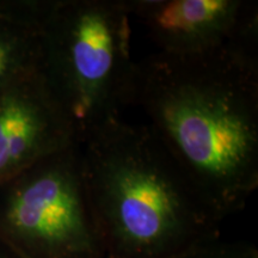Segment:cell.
<instances>
[{"label": "cell", "mask_w": 258, "mask_h": 258, "mask_svg": "<svg viewBox=\"0 0 258 258\" xmlns=\"http://www.w3.org/2000/svg\"><path fill=\"white\" fill-rule=\"evenodd\" d=\"M132 104L202 199L224 220L258 186V54L157 53L137 62Z\"/></svg>", "instance_id": "6da1fadb"}, {"label": "cell", "mask_w": 258, "mask_h": 258, "mask_svg": "<svg viewBox=\"0 0 258 258\" xmlns=\"http://www.w3.org/2000/svg\"><path fill=\"white\" fill-rule=\"evenodd\" d=\"M158 53L202 56L257 49L258 5L250 0H125Z\"/></svg>", "instance_id": "5b68a950"}, {"label": "cell", "mask_w": 258, "mask_h": 258, "mask_svg": "<svg viewBox=\"0 0 258 258\" xmlns=\"http://www.w3.org/2000/svg\"><path fill=\"white\" fill-rule=\"evenodd\" d=\"M0 201V243L18 258H105L79 144L23 172Z\"/></svg>", "instance_id": "277c9868"}, {"label": "cell", "mask_w": 258, "mask_h": 258, "mask_svg": "<svg viewBox=\"0 0 258 258\" xmlns=\"http://www.w3.org/2000/svg\"><path fill=\"white\" fill-rule=\"evenodd\" d=\"M125 0H64L50 5L44 24L43 78L72 124L78 144L122 117L132 104V57Z\"/></svg>", "instance_id": "3957f363"}, {"label": "cell", "mask_w": 258, "mask_h": 258, "mask_svg": "<svg viewBox=\"0 0 258 258\" xmlns=\"http://www.w3.org/2000/svg\"><path fill=\"white\" fill-rule=\"evenodd\" d=\"M171 258H258V251L251 244L224 240L218 235Z\"/></svg>", "instance_id": "52a82bcc"}, {"label": "cell", "mask_w": 258, "mask_h": 258, "mask_svg": "<svg viewBox=\"0 0 258 258\" xmlns=\"http://www.w3.org/2000/svg\"><path fill=\"white\" fill-rule=\"evenodd\" d=\"M0 258H18V257H16L15 254L8 249V247L4 246V245L0 243Z\"/></svg>", "instance_id": "ba28073f"}, {"label": "cell", "mask_w": 258, "mask_h": 258, "mask_svg": "<svg viewBox=\"0 0 258 258\" xmlns=\"http://www.w3.org/2000/svg\"><path fill=\"white\" fill-rule=\"evenodd\" d=\"M79 147L105 258H171L220 235L222 220L146 124L118 117Z\"/></svg>", "instance_id": "7a4b0ae2"}, {"label": "cell", "mask_w": 258, "mask_h": 258, "mask_svg": "<svg viewBox=\"0 0 258 258\" xmlns=\"http://www.w3.org/2000/svg\"><path fill=\"white\" fill-rule=\"evenodd\" d=\"M19 34L22 32L0 29V92L28 70L30 42Z\"/></svg>", "instance_id": "8992f818"}]
</instances>
